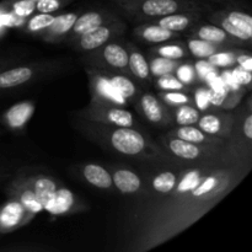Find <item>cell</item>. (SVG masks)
Here are the masks:
<instances>
[{
	"label": "cell",
	"mask_w": 252,
	"mask_h": 252,
	"mask_svg": "<svg viewBox=\"0 0 252 252\" xmlns=\"http://www.w3.org/2000/svg\"><path fill=\"white\" fill-rule=\"evenodd\" d=\"M123 9L135 16L158 19L181 11H194V4L184 0H129L121 2Z\"/></svg>",
	"instance_id": "6da1fadb"
},
{
	"label": "cell",
	"mask_w": 252,
	"mask_h": 252,
	"mask_svg": "<svg viewBox=\"0 0 252 252\" xmlns=\"http://www.w3.org/2000/svg\"><path fill=\"white\" fill-rule=\"evenodd\" d=\"M110 143L116 152L128 157L140 155L147 149V140L133 127H116L110 132Z\"/></svg>",
	"instance_id": "7a4b0ae2"
},
{
	"label": "cell",
	"mask_w": 252,
	"mask_h": 252,
	"mask_svg": "<svg viewBox=\"0 0 252 252\" xmlns=\"http://www.w3.org/2000/svg\"><path fill=\"white\" fill-rule=\"evenodd\" d=\"M88 117L101 125L113 126V127H133L135 125L132 113L125 107L106 105L96 102L91 103L88 110Z\"/></svg>",
	"instance_id": "3957f363"
},
{
	"label": "cell",
	"mask_w": 252,
	"mask_h": 252,
	"mask_svg": "<svg viewBox=\"0 0 252 252\" xmlns=\"http://www.w3.org/2000/svg\"><path fill=\"white\" fill-rule=\"evenodd\" d=\"M89 74H90L91 80V91H93L94 100L96 102L120 106V107L127 106L128 101L117 93V90L113 88L107 76L101 75V74L96 73V71L95 73H91L90 71Z\"/></svg>",
	"instance_id": "277c9868"
},
{
	"label": "cell",
	"mask_w": 252,
	"mask_h": 252,
	"mask_svg": "<svg viewBox=\"0 0 252 252\" xmlns=\"http://www.w3.org/2000/svg\"><path fill=\"white\" fill-rule=\"evenodd\" d=\"M139 106L144 117L155 126H167L171 123V116L166 106L154 95V94H143L140 96Z\"/></svg>",
	"instance_id": "5b68a950"
},
{
	"label": "cell",
	"mask_w": 252,
	"mask_h": 252,
	"mask_svg": "<svg viewBox=\"0 0 252 252\" xmlns=\"http://www.w3.org/2000/svg\"><path fill=\"white\" fill-rule=\"evenodd\" d=\"M115 32V26L101 25V26H97L95 29L90 30V31L85 32L81 36L76 37L70 42L76 41V47L81 51H94V49L101 48L103 44L107 43L113 37Z\"/></svg>",
	"instance_id": "8992f818"
},
{
	"label": "cell",
	"mask_w": 252,
	"mask_h": 252,
	"mask_svg": "<svg viewBox=\"0 0 252 252\" xmlns=\"http://www.w3.org/2000/svg\"><path fill=\"white\" fill-rule=\"evenodd\" d=\"M76 17H78L76 12H66V14L58 15V16L54 17V21L52 22L51 26L39 32L38 34L47 42L62 41L69 33Z\"/></svg>",
	"instance_id": "52a82bcc"
},
{
	"label": "cell",
	"mask_w": 252,
	"mask_h": 252,
	"mask_svg": "<svg viewBox=\"0 0 252 252\" xmlns=\"http://www.w3.org/2000/svg\"><path fill=\"white\" fill-rule=\"evenodd\" d=\"M32 218L19 201L10 202L0 212V226L4 230H12L27 223Z\"/></svg>",
	"instance_id": "ba28073f"
},
{
	"label": "cell",
	"mask_w": 252,
	"mask_h": 252,
	"mask_svg": "<svg viewBox=\"0 0 252 252\" xmlns=\"http://www.w3.org/2000/svg\"><path fill=\"white\" fill-rule=\"evenodd\" d=\"M106 21H111V17L107 16L105 12L101 11H88L85 14L80 15V16L78 15L73 27H71V30L66 36H69V39L73 41L74 38L81 36L85 32L90 31V30L95 29L97 26H101Z\"/></svg>",
	"instance_id": "9c48e42d"
},
{
	"label": "cell",
	"mask_w": 252,
	"mask_h": 252,
	"mask_svg": "<svg viewBox=\"0 0 252 252\" xmlns=\"http://www.w3.org/2000/svg\"><path fill=\"white\" fill-rule=\"evenodd\" d=\"M199 15L196 11H181L175 14L166 15V16L158 17L157 25L164 27L172 32H182L189 29L194 21L198 20Z\"/></svg>",
	"instance_id": "30bf717a"
},
{
	"label": "cell",
	"mask_w": 252,
	"mask_h": 252,
	"mask_svg": "<svg viewBox=\"0 0 252 252\" xmlns=\"http://www.w3.org/2000/svg\"><path fill=\"white\" fill-rule=\"evenodd\" d=\"M74 206H75V197L73 192L65 187H58L53 197L44 206V209L48 213L59 216V214H65L70 212Z\"/></svg>",
	"instance_id": "8fae6325"
},
{
	"label": "cell",
	"mask_w": 252,
	"mask_h": 252,
	"mask_svg": "<svg viewBox=\"0 0 252 252\" xmlns=\"http://www.w3.org/2000/svg\"><path fill=\"white\" fill-rule=\"evenodd\" d=\"M36 76V70L30 66H17L0 74V89H12L29 83Z\"/></svg>",
	"instance_id": "7c38bea8"
},
{
	"label": "cell",
	"mask_w": 252,
	"mask_h": 252,
	"mask_svg": "<svg viewBox=\"0 0 252 252\" xmlns=\"http://www.w3.org/2000/svg\"><path fill=\"white\" fill-rule=\"evenodd\" d=\"M25 185L33 192V194L38 199L39 203L43 206V209L47 202L53 197V194L56 193V191L59 187L58 184H56V181L46 176L32 177Z\"/></svg>",
	"instance_id": "4fadbf2b"
},
{
	"label": "cell",
	"mask_w": 252,
	"mask_h": 252,
	"mask_svg": "<svg viewBox=\"0 0 252 252\" xmlns=\"http://www.w3.org/2000/svg\"><path fill=\"white\" fill-rule=\"evenodd\" d=\"M101 58L111 68L120 70L128 69V51L116 42H111L101 49Z\"/></svg>",
	"instance_id": "5bb4252c"
},
{
	"label": "cell",
	"mask_w": 252,
	"mask_h": 252,
	"mask_svg": "<svg viewBox=\"0 0 252 252\" xmlns=\"http://www.w3.org/2000/svg\"><path fill=\"white\" fill-rule=\"evenodd\" d=\"M112 182L116 189L122 193H135L142 187V180L135 174L127 169H120L112 175Z\"/></svg>",
	"instance_id": "9a60e30c"
},
{
	"label": "cell",
	"mask_w": 252,
	"mask_h": 252,
	"mask_svg": "<svg viewBox=\"0 0 252 252\" xmlns=\"http://www.w3.org/2000/svg\"><path fill=\"white\" fill-rule=\"evenodd\" d=\"M34 111V105L30 101H24V102H19L16 105L12 106L11 108L7 110L5 113V120H6L7 126L11 128H22L29 120L31 118L32 113Z\"/></svg>",
	"instance_id": "2e32d148"
},
{
	"label": "cell",
	"mask_w": 252,
	"mask_h": 252,
	"mask_svg": "<svg viewBox=\"0 0 252 252\" xmlns=\"http://www.w3.org/2000/svg\"><path fill=\"white\" fill-rule=\"evenodd\" d=\"M83 176L89 184L100 189H108L113 186L110 172L97 164L85 165L83 167Z\"/></svg>",
	"instance_id": "e0dca14e"
},
{
	"label": "cell",
	"mask_w": 252,
	"mask_h": 252,
	"mask_svg": "<svg viewBox=\"0 0 252 252\" xmlns=\"http://www.w3.org/2000/svg\"><path fill=\"white\" fill-rule=\"evenodd\" d=\"M167 147H169L170 152L175 157L181 158V159L185 160H196L203 154L202 149L197 144L187 142V140L180 139L177 137L171 138L169 140V143H167Z\"/></svg>",
	"instance_id": "ac0fdd59"
},
{
	"label": "cell",
	"mask_w": 252,
	"mask_h": 252,
	"mask_svg": "<svg viewBox=\"0 0 252 252\" xmlns=\"http://www.w3.org/2000/svg\"><path fill=\"white\" fill-rule=\"evenodd\" d=\"M196 37L212 42V43L219 44V46L234 44L236 42L235 38H233L230 34L226 33L221 27L217 26V25H203V26L198 27L196 31Z\"/></svg>",
	"instance_id": "d6986e66"
},
{
	"label": "cell",
	"mask_w": 252,
	"mask_h": 252,
	"mask_svg": "<svg viewBox=\"0 0 252 252\" xmlns=\"http://www.w3.org/2000/svg\"><path fill=\"white\" fill-rule=\"evenodd\" d=\"M135 33L144 41L149 43H164V42L170 41L176 36V32L169 31L164 27L159 26L157 24L145 25V26L139 27L135 30Z\"/></svg>",
	"instance_id": "ffe728a7"
},
{
	"label": "cell",
	"mask_w": 252,
	"mask_h": 252,
	"mask_svg": "<svg viewBox=\"0 0 252 252\" xmlns=\"http://www.w3.org/2000/svg\"><path fill=\"white\" fill-rule=\"evenodd\" d=\"M128 69L139 80H149L150 76H152L149 63L145 59V57L137 49L132 48L128 52Z\"/></svg>",
	"instance_id": "44dd1931"
},
{
	"label": "cell",
	"mask_w": 252,
	"mask_h": 252,
	"mask_svg": "<svg viewBox=\"0 0 252 252\" xmlns=\"http://www.w3.org/2000/svg\"><path fill=\"white\" fill-rule=\"evenodd\" d=\"M175 135L180 139L187 140V142L194 143V144H213V143L219 142L218 139H213L212 135L206 134L202 132L199 128L193 127V126H180L176 130H175Z\"/></svg>",
	"instance_id": "7402d4cb"
},
{
	"label": "cell",
	"mask_w": 252,
	"mask_h": 252,
	"mask_svg": "<svg viewBox=\"0 0 252 252\" xmlns=\"http://www.w3.org/2000/svg\"><path fill=\"white\" fill-rule=\"evenodd\" d=\"M197 125L202 132L212 137L223 135L221 133H224V120L221 116H218L217 113H206L198 118Z\"/></svg>",
	"instance_id": "603a6c76"
},
{
	"label": "cell",
	"mask_w": 252,
	"mask_h": 252,
	"mask_svg": "<svg viewBox=\"0 0 252 252\" xmlns=\"http://www.w3.org/2000/svg\"><path fill=\"white\" fill-rule=\"evenodd\" d=\"M211 20L212 21H216L217 26H220L221 29H223L226 33L230 34L233 38L239 39V41H241V42H250L251 41L252 33H249V32L244 31V30L239 29V27H236L235 25L231 24V22L226 19V16L224 15L223 11L216 12V14L212 15Z\"/></svg>",
	"instance_id": "cb8c5ba5"
},
{
	"label": "cell",
	"mask_w": 252,
	"mask_h": 252,
	"mask_svg": "<svg viewBox=\"0 0 252 252\" xmlns=\"http://www.w3.org/2000/svg\"><path fill=\"white\" fill-rule=\"evenodd\" d=\"M187 47H189V52L194 58L208 59L212 54L220 51L221 46L201 38H191L187 42Z\"/></svg>",
	"instance_id": "d4e9b609"
},
{
	"label": "cell",
	"mask_w": 252,
	"mask_h": 252,
	"mask_svg": "<svg viewBox=\"0 0 252 252\" xmlns=\"http://www.w3.org/2000/svg\"><path fill=\"white\" fill-rule=\"evenodd\" d=\"M107 78L111 81L113 88L117 90V93L121 96H123L127 101L133 100L137 96V86L128 76L121 75V74H112Z\"/></svg>",
	"instance_id": "484cf974"
},
{
	"label": "cell",
	"mask_w": 252,
	"mask_h": 252,
	"mask_svg": "<svg viewBox=\"0 0 252 252\" xmlns=\"http://www.w3.org/2000/svg\"><path fill=\"white\" fill-rule=\"evenodd\" d=\"M179 65L180 63L177 61H172V59L164 58V57L160 56L155 57L149 63L150 74L153 76H155V78H159V76L175 73V70H176V68Z\"/></svg>",
	"instance_id": "4316f807"
},
{
	"label": "cell",
	"mask_w": 252,
	"mask_h": 252,
	"mask_svg": "<svg viewBox=\"0 0 252 252\" xmlns=\"http://www.w3.org/2000/svg\"><path fill=\"white\" fill-rule=\"evenodd\" d=\"M153 189L159 193H170L177 185L176 175L171 171H162L153 179Z\"/></svg>",
	"instance_id": "83f0119b"
},
{
	"label": "cell",
	"mask_w": 252,
	"mask_h": 252,
	"mask_svg": "<svg viewBox=\"0 0 252 252\" xmlns=\"http://www.w3.org/2000/svg\"><path fill=\"white\" fill-rule=\"evenodd\" d=\"M19 202L24 206V208L26 209L27 213L31 217H33L34 214L43 211V206L39 203L38 199H37L36 196L33 194V192H32L26 185H22L21 186V194H20Z\"/></svg>",
	"instance_id": "f1b7e54d"
},
{
	"label": "cell",
	"mask_w": 252,
	"mask_h": 252,
	"mask_svg": "<svg viewBox=\"0 0 252 252\" xmlns=\"http://www.w3.org/2000/svg\"><path fill=\"white\" fill-rule=\"evenodd\" d=\"M199 118V112L196 107L189 106L187 103L180 105L175 113V122L179 126H191L196 125Z\"/></svg>",
	"instance_id": "f546056e"
},
{
	"label": "cell",
	"mask_w": 252,
	"mask_h": 252,
	"mask_svg": "<svg viewBox=\"0 0 252 252\" xmlns=\"http://www.w3.org/2000/svg\"><path fill=\"white\" fill-rule=\"evenodd\" d=\"M54 17L52 14H43V12H38L37 15L32 16L31 19L27 21L26 24V31L30 33H39L47 27L51 26L52 22L54 21Z\"/></svg>",
	"instance_id": "4dcf8cb0"
},
{
	"label": "cell",
	"mask_w": 252,
	"mask_h": 252,
	"mask_svg": "<svg viewBox=\"0 0 252 252\" xmlns=\"http://www.w3.org/2000/svg\"><path fill=\"white\" fill-rule=\"evenodd\" d=\"M226 19L235 25L239 29L244 30V31L252 33V17L249 14L244 11H238V10H230V11H223Z\"/></svg>",
	"instance_id": "1f68e13d"
},
{
	"label": "cell",
	"mask_w": 252,
	"mask_h": 252,
	"mask_svg": "<svg viewBox=\"0 0 252 252\" xmlns=\"http://www.w3.org/2000/svg\"><path fill=\"white\" fill-rule=\"evenodd\" d=\"M236 57H238V54L235 52L218 51L212 54L207 61L216 68H230L236 64Z\"/></svg>",
	"instance_id": "d6a6232c"
},
{
	"label": "cell",
	"mask_w": 252,
	"mask_h": 252,
	"mask_svg": "<svg viewBox=\"0 0 252 252\" xmlns=\"http://www.w3.org/2000/svg\"><path fill=\"white\" fill-rule=\"evenodd\" d=\"M158 56L164 57V58L172 59V61H179V59L186 58L187 52L180 44H166V46H161L157 49Z\"/></svg>",
	"instance_id": "836d02e7"
},
{
	"label": "cell",
	"mask_w": 252,
	"mask_h": 252,
	"mask_svg": "<svg viewBox=\"0 0 252 252\" xmlns=\"http://www.w3.org/2000/svg\"><path fill=\"white\" fill-rule=\"evenodd\" d=\"M157 84L160 89H164V90L166 91H181L184 90V88L186 86L185 84H182L176 76L172 75V74L159 76L157 80Z\"/></svg>",
	"instance_id": "e575fe53"
},
{
	"label": "cell",
	"mask_w": 252,
	"mask_h": 252,
	"mask_svg": "<svg viewBox=\"0 0 252 252\" xmlns=\"http://www.w3.org/2000/svg\"><path fill=\"white\" fill-rule=\"evenodd\" d=\"M36 10V1L33 0H15L12 4V12L26 19Z\"/></svg>",
	"instance_id": "d590c367"
},
{
	"label": "cell",
	"mask_w": 252,
	"mask_h": 252,
	"mask_svg": "<svg viewBox=\"0 0 252 252\" xmlns=\"http://www.w3.org/2000/svg\"><path fill=\"white\" fill-rule=\"evenodd\" d=\"M194 70H196V75H198L206 83H208L212 78L217 75L216 66L212 65L207 59H202L201 62H198L194 66Z\"/></svg>",
	"instance_id": "8d00e7d4"
},
{
	"label": "cell",
	"mask_w": 252,
	"mask_h": 252,
	"mask_svg": "<svg viewBox=\"0 0 252 252\" xmlns=\"http://www.w3.org/2000/svg\"><path fill=\"white\" fill-rule=\"evenodd\" d=\"M175 71H176V78L185 85H191L197 76L194 66L189 64H180Z\"/></svg>",
	"instance_id": "74e56055"
},
{
	"label": "cell",
	"mask_w": 252,
	"mask_h": 252,
	"mask_svg": "<svg viewBox=\"0 0 252 252\" xmlns=\"http://www.w3.org/2000/svg\"><path fill=\"white\" fill-rule=\"evenodd\" d=\"M69 1L71 0H37L36 10L38 12H43V14H52Z\"/></svg>",
	"instance_id": "f35d334b"
},
{
	"label": "cell",
	"mask_w": 252,
	"mask_h": 252,
	"mask_svg": "<svg viewBox=\"0 0 252 252\" xmlns=\"http://www.w3.org/2000/svg\"><path fill=\"white\" fill-rule=\"evenodd\" d=\"M160 97L162 98V101L167 103V105L171 106H180L185 105V103L191 102V98L184 93H180V91H169V93H162L160 94Z\"/></svg>",
	"instance_id": "ab89813d"
},
{
	"label": "cell",
	"mask_w": 252,
	"mask_h": 252,
	"mask_svg": "<svg viewBox=\"0 0 252 252\" xmlns=\"http://www.w3.org/2000/svg\"><path fill=\"white\" fill-rule=\"evenodd\" d=\"M217 182L218 180L213 176L206 177V179L202 181V184H198L193 189H192V194L194 197H202L204 194H208L211 192H213L214 187L217 186Z\"/></svg>",
	"instance_id": "60d3db41"
},
{
	"label": "cell",
	"mask_w": 252,
	"mask_h": 252,
	"mask_svg": "<svg viewBox=\"0 0 252 252\" xmlns=\"http://www.w3.org/2000/svg\"><path fill=\"white\" fill-rule=\"evenodd\" d=\"M199 174L197 171H191L182 179L181 184L179 186V192H187L192 191L197 185L199 184Z\"/></svg>",
	"instance_id": "b9f144b4"
},
{
	"label": "cell",
	"mask_w": 252,
	"mask_h": 252,
	"mask_svg": "<svg viewBox=\"0 0 252 252\" xmlns=\"http://www.w3.org/2000/svg\"><path fill=\"white\" fill-rule=\"evenodd\" d=\"M229 88L224 86L221 89H217V90H209V103L214 106H221L225 101L226 96H228Z\"/></svg>",
	"instance_id": "7bdbcfd3"
},
{
	"label": "cell",
	"mask_w": 252,
	"mask_h": 252,
	"mask_svg": "<svg viewBox=\"0 0 252 252\" xmlns=\"http://www.w3.org/2000/svg\"><path fill=\"white\" fill-rule=\"evenodd\" d=\"M194 101H196L197 107L199 108L201 111L207 110L209 107V90L207 89H198L196 91V95H194Z\"/></svg>",
	"instance_id": "ee69618b"
},
{
	"label": "cell",
	"mask_w": 252,
	"mask_h": 252,
	"mask_svg": "<svg viewBox=\"0 0 252 252\" xmlns=\"http://www.w3.org/2000/svg\"><path fill=\"white\" fill-rule=\"evenodd\" d=\"M233 76H234V79H235V80L240 84V85L249 86L251 84V80H252L251 71L245 70V69L240 68V66L236 69H234Z\"/></svg>",
	"instance_id": "f6af8a7d"
},
{
	"label": "cell",
	"mask_w": 252,
	"mask_h": 252,
	"mask_svg": "<svg viewBox=\"0 0 252 252\" xmlns=\"http://www.w3.org/2000/svg\"><path fill=\"white\" fill-rule=\"evenodd\" d=\"M236 64H238L240 68L245 69V70H252V58L250 54L239 53L238 57H236Z\"/></svg>",
	"instance_id": "bcb514c9"
},
{
	"label": "cell",
	"mask_w": 252,
	"mask_h": 252,
	"mask_svg": "<svg viewBox=\"0 0 252 252\" xmlns=\"http://www.w3.org/2000/svg\"><path fill=\"white\" fill-rule=\"evenodd\" d=\"M243 130L245 137L249 140L252 139V115H248V117L245 118V122H244Z\"/></svg>",
	"instance_id": "7dc6e473"
},
{
	"label": "cell",
	"mask_w": 252,
	"mask_h": 252,
	"mask_svg": "<svg viewBox=\"0 0 252 252\" xmlns=\"http://www.w3.org/2000/svg\"><path fill=\"white\" fill-rule=\"evenodd\" d=\"M115 1H118V2H125V1H129V0H115Z\"/></svg>",
	"instance_id": "c3c4849f"
},
{
	"label": "cell",
	"mask_w": 252,
	"mask_h": 252,
	"mask_svg": "<svg viewBox=\"0 0 252 252\" xmlns=\"http://www.w3.org/2000/svg\"><path fill=\"white\" fill-rule=\"evenodd\" d=\"M209 1H228V0H209Z\"/></svg>",
	"instance_id": "681fc988"
},
{
	"label": "cell",
	"mask_w": 252,
	"mask_h": 252,
	"mask_svg": "<svg viewBox=\"0 0 252 252\" xmlns=\"http://www.w3.org/2000/svg\"><path fill=\"white\" fill-rule=\"evenodd\" d=\"M33 1H37V0H33Z\"/></svg>",
	"instance_id": "f907efd6"
}]
</instances>
